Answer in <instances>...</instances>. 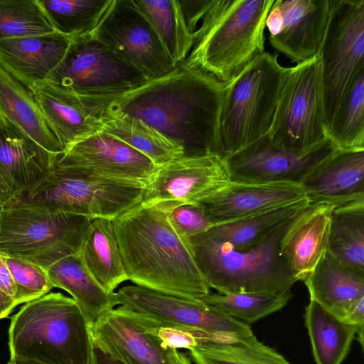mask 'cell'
Here are the masks:
<instances>
[{
	"mask_svg": "<svg viewBox=\"0 0 364 364\" xmlns=\"http://www.w3.org/2000/svg\"><path fill=\"white\" fill-rule=\"evenodd\" d=\"M228 85L183 63L107 101L105 115L143 120L183 149L184 157L224 156L220 113Z\"/></svg>",
	"mask_w": 364,
	"mask_h": 364,
	"instance_id": "6da1fadb",
	"label": "cell"
},
{
	"mask_svg": "<svg viewBox=\"0 0 364 364\" xmlns=\"http://www.w3.org/2000/svg\"><path fill=\"white\" fill-rule=\"evenodd\" d=\"M113 224L129 280L190 299L210 293L188 242L175 230L164 208L141 203L114 218Z\"/></svg>",
	"mask_w": 364,
	"mask_h": 364,
	"instance_id": "7a4b0ae2",
	"label": "cell"
},
{
	"mask_svg": "<svg viewBox=\"0 0 364 364\" xmlns=\"http://www.w3.org/2000/svg\"><path fill=\"white\" fill-rule=\"evenodd\" d=\"M274 0H213L194 32L183 64L228 85L265 53L266 18Z\"/></svg>",
	"mask_w": 364,
	"mask_h": 364,
	"instance_id": "3957f363",
	"label": "cell"
},
{
	"mask_svg": "<svg viewBox=\"0 0 364 364\" xmlns=\"http://www.w3.org/2000/svg\"><path fill=\"white\" fill-rule=\"evenodd\" d=\"M10 357L46 364H91L90 323L71 297L48 293L25 303L11 318Z\"/></svg>",
	"mask_w": 364,
	"mask_h": 364,
	"instance_id": "277c9868",
	"label": "cell"
},
{
	"mask_svg": "<svg viewBox=\"0 0 364 364\" xmlns=\"http://www.w3.org/2000/svg\"><path fill=\"white\" fill-rule=\"evenodd\" d=\"M146 186L87 174L54 163L44 178L13 196L3 208H33L114 220L142 203Z\"/></svg>",
	"mask_w": 364,
	"mask_h": 364,
	"instance_id": "5b68a950",
	"label": "cell"
},
{
	"mask_svg": "<svg viewBox=\"0 0 364 364\" xmlns=\"http://www.w3.org/2000/svg\"><path fill=\"white\" fill-rule=\"evenodd\" d=\"M303 210L284 222L261 244L245 250H230L198 234L190 237L188 241L194 261L208 287L221 294L291 289L297 280L282 256L280 246Z\"/></svg>",
	"mask_w": 364,
	"mask_h": 364,
	"instance_id": "8992f818",
	"label": "cell"
},
{
	"mask_svg": "<svg viewBox=\"0 0 364 364\" xmlns=\"http://www.w3.org/2000/svg\"><path fill=\"white\" fill-rule=\"evenodd\" d=\"M277 57L264 53L228 85L220 113L223 157L268 133L288 70Z\"/></svg>",
	"mask_w": 364,
	"mask_h": 364,
	"instance_id": "52a82bcc",
	"label": "cell"
},
{
	"mask_svg": "<svg viewBox=\"0 0 364 364\" xmlns=\"http://www.w3.org/2000/svg\"><path fill=\"white\" fill-rule=\"evenodd\" d=\"M91 218L33 208L0 211V254L47 270L57 261L79 255Z\"/></svg>",
	"mask_w": 364,
	"mask_h": 364,
	"instance_id": "ba28073f",
	"label": "cell"
},
{
	"mask_svg": "<svg viewBox=\"0 0 364 364\" xmlns=\"http://www.w3.org/2000/svg\"><path fill=\"white\" fill-rule=\"evenodd\" d=\"M267 135L274 145L293 151L309 149L328 137L318 53L288 68Z\"/></svg>",
	"mask_w": 364,
	"mask_h": 364,
	"instance_id": "9c48e42d",
	"label": "cell"
},
{
	"mask_svg": "<svg viewBox=\"0 0 364 364\" xmlns=\"http://www.w3.org/2000/svg\"><path fill=\"white\" fill-rule=\"evenodd\" d=\"M326 129L355 74L364 68V0H331L318 53Z\"/></svg>",
	"mask_w": 364,
	"mask_h": 364,
	"instance_id": "30bf717a",
	"label": "cell"
},
{
	"mask_svg": "<svg viewBox=\"0 0 364 364\" xmlns=\"http://www.w3.org/2000/svg\"><path fill=\"white\" fill-rule=\"evenodd\" d=\"M83 97H118L147 81L91 35L71 38L67 52L46 80Z\"/></svg>",
	"mask_w": 364,
	"mask_h": 364,
	"instance_id": "8fae6325",
	"label": "cell"
},
{
	"mask_svg": "<svg viewBox=\"0 0 364 364\" xmlns=\"http://www.w3.org/2000/svg\"><path fill=\"white\" fill-rule=\"evenodd\" d=\"M90 35L148 80L164 77L177 66L131 0H112Z\"/></svg>",
	"mask_w": 364,
	"mask_h": 364,
	"instance_id": "7c38bea8",
	"label": "cell"
},
{
	"mask_svg": "<svg viewBox=\"0 0 364 364\" xmlns=\"http://www.w3.org/2000/svg\"><path fill=\"white\" fill-rule=\"evenodd\" d=\"M115 305L160 324L201 331L208 335L244 336L250 326L199 299L168 295L136 284L126 285L114 294Z\"/></svg>",
	"mask_w": 364,
	"mask_h": 364,
	"instance_id": "4fadbf2b",
	"label": "cell"
},
{
	"mask_svg": "<svg viewBox=\"0 0 364 364\" xmlns=\"http://www.w3.org/2000/svg\"><path fill=\"white\" fill-rule=\"evenodd\" d=\"M336 149L327 137L305 150H288L274 145L265 134L223 159L230 182L300 186L307 174Z\"/></svg>",
	"mask_w": 364,
	"mask_h": 364,
	"instance_id": "5bb4252c",
	"label": "cell"
},
{
	"mask_svg": "<svg viewBox=\"0 0 364 364\" xmlns=\"http://www.w3.org/2000/svg\"><path fill=\"white\" fill-rule=\"evenodd\" d=\"M229 182L223 158L182 156L157 167L146 184L141 203L164 209L196 204Z\"/></svg>",
	"mask_w": 364,
	"mask_h": 364,
	"instance_id": "9a60e30c",
	"label": "cell"
},
{
	"mask_svg": "<svg viewBox=\"0 0 364 364\" xmlns=\"http://www.w3.org/2000/svg\"><path fill=\"white\" fill-rule=\"evenodd\" d=\"M331 0H274L266 18L269 41L277 53L301 63L318 53Z\"/></svg>",
	"mask_w": 364,
	"mask_h": 364,
	"instance_id": "2e32d148",
	"label": "cell"
},
{
	"mask_svg": "<svg viewBox=\"0 0 364 364\" xmlns=\"http://www.w3.org/2000/svg\"><path fill=\"white\" fill-rule=\"evenodd\" d=\"M55 164L87 174L147 184L157 166L122 141L102 132L73 144Z\"/></svg>",
	"mask_w": 364,
	"mask_h": 364,
	"instance_id": "e0dca14e",
	"label": "cell"
},
{
	"mask_svg": "<svg viewBox=\"0 0 364 364\" xmlns=\"http://www.w3.org/2000/svg\"><path fill=\"white\" fill-rule=\"evenodd\" d=\"M51 129L65 147L101 131L107 102L104 97L75 95L44 80L30 87Z\"/></svg>",
	"mask_w": 364,
	"mask_h": 364,
	"instance_id": "ac0fdd59",
	"label": "cell"
},
{
	"mask_svg": "<svg viewBox=\"0 0 364 364\" xmlns=\"http://www.w3.org/2000/svg\"><path fill=\"white\" fill-rule=\"evenodd\" d=\"M304 198L299 185L230 181L196 205L200 208L211 225H216L258 215Z\"/></svg>",
	"mask_w": 364,
	"mask_h": 364,
	"instance_id": "d6986e66",
	"label": "cell"
},
{
	"mask_svg": "<svg viewBox=\"0 0 364 364\" xmlns=\"http://www.w3.org/2000/svg\"><path fill=\"white\" fill-rule=\"evenodd\" d=\"M90 330L125 364H178L177 350L165 348L135 313L122 306Z\"/></svg>",
	"mask_w": 364,
	"mask_h": 364,
	"instance_id": "ffe728a7",
	"label": "cell"
},
{
	"mask_svg": "<svg viewBox=\"0 0 364 364\" xmlns=\"http://www.w3.org/2000/svg\"><path fill=\"white\" fill-rule=\"evenodd\" d=\"M309 205L335 207L364 200V149H336L300 184Z\"/></svg>",
	"mask_w": 364,
	"mask_h": 364,
	"instance_id": "44dd1931",
	"label": "cell"
},
{
	"mask_svg": "<svg viewBox=\"0 0 364 364\" xmlns=\"http://www.w3.org/2000/svg\"><path fill=\"white\" fill-rule=\"evenodd\" d=\"M71 38L58 32L0 39V64L30 87L46 80L58 65Z\"/></svg>",
	"mask_w": 364,
	"mask_h": 364,
	"instance_id": "7402d4cb",
	"label": "cell"
},
{
	"mask_svg": "<svg viewBox=\"0 0 364 364\" xmlns=\"http://www.w3.org/2000/svg\"><path fill=\"white\" fill-rule=\"evenodd\" d=\"M334 208L328 204L309 205L299 214L284 236L280 253L297 281H304L327 252Z\"/></svg>",
	"mask_w": 364,
	"mask_h": 364,
	"instance_id": "603a6c76",
	"label": "cell"
},
{
	"mask_svg": "<svg viewBox=\"0 0 364 364\" xmlns=\"http://www.w3.org/2000/svg\"><path fill=\"white\" fill-rule=\"evenodd\" d=\"M57 155L41 146L0 112V166L18 193L44 178Z\"/></svg>",
	"mask_w": 364,
	"mask_h": 364,
	"instance_id": "cb8c5ba5",
	"label": "cell"
},
{
	"mask_svg": "<svg viewBox=\"0 0 364 364\" xmlns=\"http://www.w3.org/2000/svg\"><path fill=\"white\" fill-rule=\"evenodd\" d=\"M304 282L310 299L342 320L356 303L364 299V276L346 268L328 252Z\"/></svg>",
	"mask_w": 364,
	"mask_h": 364,
	"instance_id": "d4e9b609",
	"label": "cell"
},
{
	"mask_svg": "<svg viewBox=\"0 0 364 364\" xmlns=\"http://www.w3.org/2000/svg\"><path fill=\"white\" fill-rule=\"evenodd\" d=\"M0 112L46 151H65L46 119L32 90L0 64Z\"/></svg>",
	"mask_w": 364,
	"mask_h": 364,
	"instance_id": "484cf974",
	"label": "cell"
},
{
	"mask_svg": "<svg viewBox=\"0 0 364 364\" xmlns=\"http://www.w3.org/2000/svg\"><path fill=\"white\" fill-rule=\"evenodd\" d=\"M54 287L68 292L85 315L90 328L116 306L114 294L105 290L84 266L79 255L65 257L47 270Z\"/></svg>",
	"mask_w": 364,
	"mask_h": 364,
	"instance_id": "4316f807",
	"label": "cell"
},
{
	"mask_svg": "<svg viewBox=\"0 0 364 364\" xmlns=\"http://www.w3.org/2000/svg\"><path fill=\"white\" fill-rule=\"evenodd\" d=\"M79 256L90 274L107 292L113 293L127 281L113 220L92 218L82 240Z\"/></svg>",
	"mask_w": 364,
	"mask_h": 364,
	"instance_id": "83f0119b",
	"label": "cell"
},
{
	"mask_svg": "<svg viewBox=\"0 0 364 364\" xmlns=\"http://www.w3.org/2000/svg\"><path fill=\"white\" fill-rule=\"evenodd\" d=\"M188 330L197 340V346L190 350L196 364H290L275 350L259 342L254 334L221 336Z\"/></svg>",
	"mask_w": 364,
	"mask_h": 364,
	"instance_id": "f1b7e54d",
	"label": "cell"
},
{
	"mask_svg": "<svg viewBox=\"0 0 364 364\" xmlns=\"http://www.w3.org/2000/svg\"><path fill=\"white\" fill-rule=\"evenodd\" d=\"M309 205L304 198L243 219L212 225L198 235L230 250H248L261 244L284 222Z\"/></svg>",
	"mask_w": 364,
	"mask_h": 364,
	"instance_id": "f546056e",
	"label": "cell"
},
{
	"mask_svg": "<svg viewBox=\"0 0 364 364\" xmlns=\"http://www.w3.org/2000/svg\"><path fill=\"white\" fill-rule=\"evenodd\" d=\"M305 323L316 364H341L360 328L346 322L310 299Z\"/></svg>",
	"mask_w": 364,
	"mask_h": 364,
	"instance_id": "4dcf8cb0",
	"label": "cell"
},
{
	"mask_svg": "<svg viewBox=\"0 0 364 364\" xmlns=\"http://www.w3.org/2000/svg\"><path fill=\"white\" fill-rule=\"evenodd\" d=\"M327 252L346 268L364 276V200L333 208Z\"/></svg>",
	"mask_w": 364,
	"mask_h": 364,
	"instance_id": "1f68e13d",
	"label": "cell"
},
{
	"mask_svg": "<svg viewBox=\"0 0 364 364\" xmlns=\"http://www.w3.org/2000/svg\"><path fill=\"white\" fill-rule=\"evenodd\" d=\"M102 132L128 144L157 167L183 156V149L143 120L127 114L105 115Z\"/></svg>",
	"mask_w": 364,
	"mask_h": 364,
	"instance_id": "d6a6232c",
	"label": "cell"
},
{
	"mask_svg": "<svg viewBox=\"0 0 364 364\" xmlns=\"http://www.w3.org/2000/svg\"><path fill=\"white\" fill-rule=\"evenodd\" d=\"M146 18L176 65L184 62L194 43L184 23L178 0H131Z\"/></svg>",
	"mask_w": 364,
	"mask_h": 364,
	"instance_id": "836d02e7",
	"label": "cell"
},
{
	"mask_svg": "<svg viewBox=\"0 0 364 364\" xmlns=\"http://www.w3.org/2000/svg\"><path fill=\"white\" fill-rule=\"evenodd\" d=\"M337 149H364V68L353 77L327 130Z\"/></svg>",
	"mask_w": 364,
	"mask_h": 364,
	"instance_id": "e575fe53",
	"label": "cell"
},
{
	"mask_svg": "<svg viewBox=\"0 0 364 364\" xmlns=\"http://www.w3.org/2000/svg\"><path fill=\"white\" fill-rule=\"evenodd\" d=\"M112 0H38L55 32L70 38L90 35Z\"/></svg>",
	"mask_w": 364,
	"mask_h": 364,
	"instance_id": "d590c367",
	"label": "cell"
},
{
	"mask_svg": "<svg viewBox=\"0 0 364 364\" xmlns=\"http://www.w3.org/2000/svg\"><path fill=\"white\" fill-rule=\"evenodd\" d=\"M291 296V289H287L225 294L209 293L199 300L215 306L237 320L250 323L281 309Z\"/></svg>",
	"mask_w": 364,
	"mask_h": 364,
	"instance_id": "8d00e7d4",
	"label": "cell"
},
{
	"mask_svg": "<svg viewBox=\"0 0 364 364\" xmlns=\"http://www.w3.org/2000/svg\"><path fill=\"white\" fill-rule=\"evenodd\" d=\"M53 32L38 0H0V39Z\"/></svg>",
	"mask_w": 364,
	"mask_h": 364,
	"instance_id": "74e56055",
	"label": "cell"
},
{
	"mask_svg": "<svg viewBox=\"0 0 364 364\" xmlns=\"http://www.w3.org/2000/svg\"><path fill=\"white\" fill-rule=\"evenodd\" d=\"M4 257L16 287V306L39 298L54 288L46 269L25 260Z\"/></svg>",
	"mask_w": 364,
	"mask_h": 364,
	"instance_id": "f35d334b",
	"label": "cell"
},
{
	"mask_svg": "<svg viewBox=\"0 0 364 364\" xmlns=\"http://www.w3.org/2000/svg\"><path fill=\"white\" fill-rule=\"evenodd\" d=\"M165 210L175 230L186 241L212 225L196 204L180 205Z\"/></svg>",
	"mask_w": 364,
	"mask_h": 364,
	"instance_id": "ab89813d",
	"label": "cell"
},
{
	"mask_svg": "<svg viewBox=\"0 0 364 364\" xmlns=\"http://www.w3.org/2000/svg\"><path fill=\"white\" fill-rule=\"evenodd\" d=\"M136 315L146 330L159 338L165 348L176 350L186 348L191 350L197 346L195 336L188 329L162 325L156 321Z\"/></svg>",
	"mask_w": 364,
	"mask_h": 364,
	"instance_id": "60d3db41",
	"label": "cell"
},
{
	"mask_svg": "<svg viewBox=\"0 0 364 364\" xmlns=\"http://www.w3.org/2000/svg\"><path fill=\"white\" fill-rule=\"evenodd\" d=\"M213 0H178L187 29L193 33L198 21L210 8Z\"/></svg>",
	"mask_w": 364,
	"mask_h": 364,
	"instance_id": "b9f144b4",
	"label": "cell"
},
{
	"mask_svg": "<svg viewBox=\"0 0 364 364\" xmlns=\"http://www.w3.org/2000/svg\"><path fill=\"white\" fill-rule=\"evenodd\" d=\"M92 355L91 364H125L112 353L98 338L92 335Z\"/></svg>",
	"mask_w": 364,
	"mask_h": 364,
	"instance_id": "7bdbcfd3",
	"label": "cell"
},
{
	"mask_svg": "<svg viewBox=\"0 0 364 364\" xmlns=\"http://www.w3.org/2000/svg\"><path fill=\"white\" fill-rule=\"evenodd\" d=\"M0 291L11 298L14 302L16 287L11 272L0 254ZM16 306V305H15Z\"/></svg>",
	"mask_w": 364,
	"mask_h": 364,
	"instance_id": "ee69618b",
	"label": "cell"
},
{
	"mask_svg": "<svg viewBox=\"0 0 364 364\" xmlns=\"http://www.w3.org/2000/svg\"><path fill=\"white\" fill-rule=\"evenodd\" d=\"M17 193L11 179L0 166V200L4 203Z\"/></svg>",
	"mask_w": 364,
	"mask_h": 364,
	"instance_id": "f6af8a7d",
	"label": "cell"
},
{
	"mask_svg": "<svg viewBox=\"0 0 364 364\" xmlns=\"http://www.w3.org/2000/svg\"><path fill=\"white\" fill-rule=\"evenodd\" d=\"M343 320L356 326H364V299H360L350 309Z\"/></svg>",
	"mask_w": 364,
	"mask_h": 364,
	"instance_id": "bcb514c9",
	"label": "cell"
},
{
	"mask_svg": "<svg viewBox=\"0 0 364 364\" xmlns=\"http://www.w3.org/2000/svg\"><path fill=\"white\" fill-rule=\"evenodd\" d=\"M15 307L13 299L0 291V319L8 316Z\"/></svg>",
	"mask_w": 364,
	"mask_h": 364,
	"instance_id": "7dc6e473",
	"label": "cell"
},
{
	"mask_svg": "<svg viewBox=\"0 0 364 364\" xmlns=\"http://www.w3.org/2000/svg\"><path fill=\"white\" fill-rule=\"evenodd\" d=\"M7 364H46L31 360L22 359L18 358L10 357Z\"/></svg>",
	"mask_w": 364,
	"mask_h": 364,
	"instance_id": "c3c4849f",
	"label": "cell"
},
{
	"mask_svg": "<svg viewBox=\"0 0 364 364\" xmlns=\"http://www.w3.org/2000/svg\"><path fill=\"white\" fill-rule=\"evenodd\" d=\"M178 364H191V363L184 353L178 352Z\"/></svg>",
	"mask_w": 364,
	"mask_h": 364,
	"instance_id": "681fc988",
	"label": "cell"
},
{
	"mask_svg": "<svg viewBox=\"0 0 364 364\" xmlns=\"http://www.w3.org/2000/svg\"><path fill=\"white\" fill-rule=\"evenodd\" d=\"M3 202L1 200H0V211L2 210V207H3Z\"/></svg>",
	"mask_w": 364,
	"mask_h": 364,
	"instance_id": "f907efd6",
	"label": "cell"
}]
</instances>
